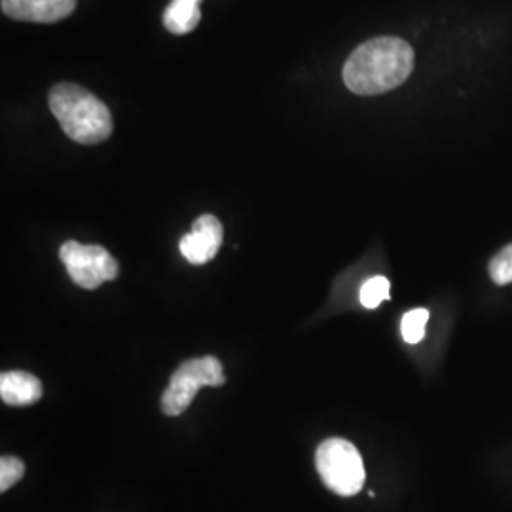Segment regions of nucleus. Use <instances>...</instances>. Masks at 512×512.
Wrapping results in <instances>:
<instances>
[{"label": "nucleus", "mask_w": 512, "mask_h": 512, "mask_svg": "<svg viewBox=\"0 0 512 512\" xmlns=\"http://www.w3.org/2000/svg\"><path fill=\"white\" fill-rule=\"evenodd\" d=\"M194 2H198V4H200V2H202V0H194Z\"/></svg>", "instance_id": "4468645a"}, {"label": "nucleus", "mask_w": 512, "mask_h": 512, "mask_svg": "<svg viewBox=\"0 0 512 512\" xmlns=\"http://www.w3.org/2000/svg\"><path fill=\"white\" fill-rule=\"evenodd\" d=\"M0 399L10 406H29L42 399V382L37 376L21 370L0 376Z\"/></svg>", "instance_id": "6e6552de"}, {"label": "nucleus", "mask_w": 512, "mask_h": 512, "mask_svg": "<svg viewBox=\"0 0 512 512\" xmlns=\"http://www.w3.org/2000/svg\"><path fill=\"white\" fill-rule=\"evenodd\" d=\"M315 467L323 484L334 494L351 497L365 484V465L359 450L344 439L321 442L315 454Z\"/></svg>", "instance_id": "7ed1b4c3"}, {"label": "nucleus", "mask_w": 512, "mask_h": 512, "mask_svg": "<svg viewBox=\"0 0 512 512\" xmlns=\"http://www.w3.org/2000/svg\"><path fill=\"white\" fill-rule=\"evenodd\" d=\"M224 238V228L213 215H202L194 222L192 230L181 239V253L190 264H205L219 253Z\"/></svg>", "instance_id": "423d86ee"}, {"label": "nucleus", "mask_w": 512, "mask_h": 512, "mask_svg": "<svg viewBox=\"0 0 512 512\" xmlns=\"http://www.w3.org/2000/svg\"><path fill=\"white\" fill-rule=\"evenodd\" d=\"M389 289H391V285L382 275L368 279L361 287V296H359L361 304L365 306L366 310H376L384 300L389 298Z\"/></svg>", "instance_id": "9d476101"}, {"label": "nucleus", "mask_w": 512, "mask_h": 512, "mask_svg": "<svg viewBox=\"0 0 512 512\" xmlns=\"http://www.w3.org/2000/svg\"><path fill=\"white\" fill-rule=\"evenodd\" d=\"M59 258L74 283L88 291L99 289L105 281H112L118 275V262L101 245L67 241L59 249Z\"/></svg>", "instance_id": "39448f33"}, {"label": "nucleus", "mask_w": 512, "mask_h": 512, "mask_svg": "<svg viewBox=\"0 0 512 512\" xmlns=\"http://www.w3.org/2000/svg\"><path fill=\"white\" fill-rule=\"evenodd\" d=\"M202 19L200 4L194 0H171L165 8V29L173 35H188L192 33Z\"/></svg>", "instance_id": "1a4fd4ad"}, {"label": "nucleus", "mask_w": 512, "mask_h": 512, "mask_svg": "<svg viewBox=\"0 0 512 512\" xmlns=\"http://www.w3.org/2000/svg\"><path fill=\"white\" fill-rule=\"evenodd\" d=\"M0 8L8 18L55 23L73 14L76 0H0Z\"/></svg>", "instance_id": "0eeeda50"}, {"label": "nucleus", "mask_w": 512, "mask_h": 512, "mask_svg": "<svg viewBox=\"0 0 512 512\" xmlns=\"http://www.w3.org/2000/svg\"><path fill=\"white\" fill-rule=\"evenodd\" d=\"M226 382L224 368L220 365L217 357H200V359H190L184 361L179 366L171 382L167 385L162 397V412L165 416H181L186 412V408L196 399L200 387L211 385V387H220Z\"/></svg>", "instance_id": "20e7f679"}, {"label": "nucleus", "mask_w": 512, "mask_h": 512, "mask_svg": "<svg viewBox=\"0 0 512 512\" xmlns=\"http://www.w3.org/2000/svg\"><path fill=\"white\" fill-rule=\"evenodd\" d=\"M427 321H429V311H408L403 317V323H401L404 342H408V344H418V342H421L423 336H425Z\"/></svg>", "instance_id": "9b49d317"}, {"label": "nucleus", "mask_w": 512, "mask_h": 512, "mask_svg": "<svg viewBox=\"0 0 512 512\" xmlns=\"http://www.w3.org/2000/svg\"><path fill=\"white\" fill-rule=\"evenodd\" d=\"M414 69V50L403 38L378 37L353 50L344 82L357 95H380L399 88Z\"/></svg>", "instance_id": "f257e3e1"}, {"label": "nucleus", "mask_w": 512, "mask_h": 512, "mask_svg": "<svg viewBox=\"0 0 512 512\" xmlns=\"http://www.w3.org/2000/svg\"><path fill=\"white\" fill-rule=\"evenodd\" d=\"M490 275H492L495 285L512 283V245L505 247L501 253H497L492 258Z\"/></svg>", "instance_id": "ddd939ff"}, {"label": "nucleus", "mask_w": 512, "mask_h": 512, "mask_svg": "<svg viewBox=\"0 0 512 512\" xmlns=\"http://www.w3.org/2000/svg\"><path fill=\"white\" fill-rule=\"evenodd\" d=\"M50 110L65 135L78 145H99L112 133L109 107L78 84L63 82L54 86Z\"/></svg>", "instance_id": "f03ea898"}, {"label": "nucleus", "mask_w": 512, "mask_h": 512, "mask_svg": "<svg viewBox=\"0 0 512 512\" xmlns=\"http://www.w3.org/2000/svg\"><path fill=\"white\" fill-rule=\"evenodd\" d=\"M25 475V463L14 456L0 459V492L6 494Z\"/></svg>", "instance_id": "f8f14e48"}]
</instances>
